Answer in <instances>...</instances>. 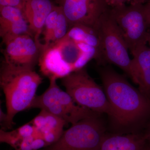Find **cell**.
I'll return each mask as SVG.
<instances>
[{
    "label": "cell",
    "instance_id": "obj_17",
    "mask_svg": "<svg viewBox=\"0 0 150 150\" xmlns=\"http://www.w3.org/2000/svg\"><path fill=\"white\" fill-rule=\"evenodd\" d=\"M30 123L41 133L42 137V134L48 132L63 134L64 126L67 124L64 119L44 110H41Z\"/></svg>",
    "mask_w": 150,
    "mask_h": 150
},
{
    "label": "cell",
    "instance_id": "obj_5",
    "mask_svg": "<svg viewBox=\"0 0 150 150\" xmlns=\"http://www.w3.org/2000/svg\"><path fill=\"white\" fill-rule=\"evenodd\" d=\"M62 85L78 105L98 113H106L113 118V110L104 90L89 76L84 67L62 79Z\"/></svg>",
    "mask_w": 150,
    "mask_h": 150
},
{
    "label": "cell",
    "instance_id": "obj_3",
    "mask_svg": "<svg viewBox=\"0 0 150 150\" xmlns=\"http://www.w3.org/2000/svg\"><path fill=\"white\" fill-rule=\"evenodd\" d=\"M43 79L34 70L20 69L2 62L0 85L5 97L8 129L18 112L30 108Z\"/></svg>",
    "mask_w": 150,
    "mask_h": 150
},
{
    "label": "cell",
    "instance_id": "obj_2",
    "mask_svg": "<svg viewBox=\"0 0 150 150\" xmlns=\"http://www.w3.org/2000/svg\"><path fill=\"white\" fill-rule=\"evenodd\" d=\"M93 59L97 63L101 61L95 48L66 36L43 49L38 64L43 76L57 79L82 69Z\"/></svg>",
    "mask_w": 150,
    "mask_h": 150
},
{
    "label": "cell",
    "instance_id": "obj_27",
    "mask_svg": "<svg viewBox=\"0 0 150 150\" xmlns=\"http://www.w3.org/2000/svg\"><path fill=\"white\" fill-rule=\"evenodd\" d=\"M142 150H150V145L147 142Z\"/></svg>",
    "mask_w": 150,
    "mask_h": 150
},
{
    "label": "cell",
    "instance_id": "obj_28",
    "mask_svg": "<svg viewBox=\"0 0 150 150\" xmlns=\"http://www.w3.org/2000/svg\"><path fill=\"white\" fill-rule=\"evenodd\" d=\"M148 43H149L150 48V30L149 31V36H148Z\"/></svg>",
    "mask_w": 150,
    "mask_h": 150
},
{
    "label": "cell",
    "instance_id": "obj_6",
    "mask_svg": "<svg viewBox=\"0 0 150 150\" xmlns=\"http://www.w3.org/2000/svg\"><path fill=\"white\" fill-rule=\"evenodd\" d=\"M110 13L131 53L146 45L150 26L145 4L110 8Z\"/></svg>",
    "mask_w": 150,
    "mask_h": 150
},
{
    "label": "cell",
    "instance_id": "obj_13",
    "mask_svg": "<svg viewBox=\"0 0 150 150\" xmlns=\"http://www.w3.org/2000/svg\"><path fill=\"white\" fill-rule=\"evenodd\" d=\"M132 65L139 90L150 98V48L142 45L134 50Z\"/></svg>",
    "mask_w": 150,
    "mask_h": 150
},
{
    "label": "cell",
    "instance_id": "obj_18",
    "mask_svg": "<svg viewBox=\"0 0 150 150\" xmlns=\"http://www.w3.org/2000/svg\"><path fill=\"white\" fill-rule=\"evenodd\" d=\"M23 140V139L18 135L17 130L6 132L1 129L0 131L1 142L8 144L16 150L19 146Z\"/></svg>",
    "mask_w": 150,
    "mask_h": 150
},
{
    "label": "cell",
    "instance_id": "obj_11",
    "mask_svg": "<svg viewBox=\"0 0 150 150\" xmlns=\"http://www.w3.org/2000/svg\"><path fill=\"white\" fill-rule=\"evenodd\" d=\"M55 6L51 0H23V11L30 32L37 42H41L45 22Z\"/></svg>",
    "mask_w": 150,
    "mask_h": 150
},
{
    "label": "cell",
    "instance_id": "obj_4",
    "mask_svg": "<svg viewBox=\"0 0 150 150\" xmlns=\"http://www.w3.org/2000/svg\"><path fill=\"white\" fill-rule=\"evenodd\" d=\"M100 40L103 63L117 66L137 84L129 56V50L120 30L110 13V7L100 18L95 27Z\"/></svg>",
    "mask_w": 150,
    "mask_h": 150
},
{
    "label": "cell",
    "instance_id": "obj_29",
    "mask_svg": "<svg viewBox=\"0 0 150 150\" xmlns=\"http://www.w3.org/2000/svg\"><path fill=\"white\" fill-rule=\"evenodd\" d=\"M148 142V143H149V144L150 145V142Z\"/></svg>",
    "mask_w": 150,
    "mask_h": 150
},
{
    "label": "cell",
    "instance_id": "obj_20",
    "mask_svg": "<svg viewBox=\"0 0 150 150\" xmlns=\"http://www.w3.org/2000/svg\"><path fill=\"white\" fill-rule=\"evenodd\" d=\"M23 0H0V7H14L23 10Z\"/></svg>",
    "mask_w": 150,
    "mask_h": 150
},
{
    "label": "cell",
    "instance_id": "obj_15",
    "mask_svg": "<svg viewBox=\"0 0 150 150\" xmlns=\"http://www.w3.org/2000/svg\"><path fill=\"white\" fill-rule=\"evenodd\" d=\"M145 134H105L100 150H142L147 143Z\"/></svg>",
    "mask_w": 150,
    "mask_h": 150
},
{
    "label": "cell",
    "instance_id": "obj_21",
    "mask_svg": "<svg viewBox=\"0 0 150 150\" xmlns=\"http://www.w3.org/2000/svg\"><path fill=\"white\" fill-rule=\"evenodd\" d=\"M34 137H32L23 139L19 146L16 150H33L32 143Z\"/></svg>",
    "mask_w": 150,
    "mask_h": 150
},
{
    "label": "cell",
    "instance_id": "obj_7",
    "mask_svg": "<svg viewBox=\"0 0 150 150\" xmlns=\"http://www.w3.org/2000/svg\"><path fill=\"white\" fill-rule=\"evenodd\" d=\"M105 134L98 115L85 118L72 125L57 142L43 150H100Z\"/></svg>",
    "mask_w": 150,
    "mask_h": 150
},
{
    "label": "cell",
    "instance_id": "obj_19",
    "mask_svg": "<svg viewBox=\"0 0 150 150\" xmlns=\"http://www.w3.org/2000/svg\"><path fill=\"white\" fill-rule=\"evenodd\" d=\"M16 130L18 135L22 139L34 137L37 131L36 128L31 123L25 124Z\"/></svg>",
    "mask_w": 150,
    "mask_h": 150
},
{
    "label": "cell",
    "instance_id": "obj_10",
    "mask_svg": "<svg viewBox=\"0 0 150 150\" xmlns=\"http://www.w3.org/2000/svg\"><path fill=\"white\" fill-rule=\"evenodd\" d=\"M24 34L33 36L23 10L9 6L0 7V36L2 43Z\"/></svg>",
    "mask_w": 150,
    "mask_h": 150
},
{
    "label": "cell",
    "instance_id": "obj_9",
    "mask_svg": "<svg viewBox=\"0 0 150 150\" xmlns=\"http://www.w3.org/2000/svg\"><path fill=\"white\" fill-rule=\"evenodd\" d=\"M69 22V28L77 25L95 27L109 7L105 0H56Z\"/></svg>",
    "mask_w": 150,
    "mask_h": 150
},
{
    "label": "cell",
    "instance_id": "obj_23",
    "mask_svg": "<svg viewBox=\"0 0 150 150\" xmlns=\"http://www.w3.org/2000/svg\"><path fill=\"white\" fill-rule=\"evenodd\" d=\"M108 6L110 8H115L116 7L132 4L133 0H105Z\"/></svg>",
    "mask_w": 150,
    "mask_h": 150
},
{
    "label": "cell",
    "instance_id": "obj_14",
    "mask_svg": "<svg viewBox=\"0 0 150 150\" xmlns=\"http://www.w3.org/2000/svg\"><path fill=\"white\" fill-rule=\"evenodd\" d=\"M56 80L55 79H49L48 88L42 94L35 96L30 108H38L46 110L64 119L67 124L69 123L68 118L59 100V93L62 89L57 85Z\"/></svg>",
    "mask_w": 150,
    "mask_h": 150
},
{
    "label": "cell",
    "instance_id": "obj_24",
    "mask_svg": "<svg viewBox=\"0 0 150 150\" xmlns=\"http://www.w3.org/2000/svg\"><path fill=\"white\" fill-rule=\"evenodd\" d=\"M147 12L148 18H149V22L150 26V0L148 2L145 4Z\"/></svg>",
    "mask_w": 150,
    "mask_h": 150
},
{
    "label": "cell",
    "instance_id": "obj_16",
    "mask_svg": "<svg viewBox=\"0 0 150 150\" xmlns=\"http://www.w3.org/2000/svg\"><path fill=\"white\" fill-rule=\"evenodd\" d=\"M66 36L71 39L85 43L95 48L99 53L103 63L100 40L95 28L77 25L70 28Z\"/></svg>",
    "mask_w": 150,
    "mask_h": 150
},
{
    "label": "cell",
    "instance_id": "obj_25",
    "mask_svg": "<svg viewBox=\"0 0 150 150\" xmlns=\"http://www.w3.org/2000/svg\"><path fill=\"white\" fill-rule=\"evenodd\" d=\"M150 0H133L132 4H145L148 2Z\"/></svg>",
    "mask_w": 150,
    "mask_h": 150
},
{
    "label": "cell",
    "instance_id": "obj_26",
    "mask_svg": "<svg viewBox=\"0 0 150 150\" xmlns=\"http://www.w3.org/2000/svg\"><path fill=\"white\" fill-rule=\"evenodd\" d=\"M144 134L146 137L147 142H150V125L149 126V128H148L147 131Z\"/></svg>",
    "mask_w": 150,
    "mask_h": 150
},
{
    "label": "cell",
    "instance_id": "obj_22",
    "mask_svg": "<svg viewBox=\"0 0 150 150\" xmlns=\"http://www.w3.org/2000/svg\"><path fill=\"white\" fill-rule=\"evenodd\" d=\"M33 149V150H38L48 146L46 142L42 138L34 137L32 143Z\"/></svg>",
    "mask_w": 150,
    "mask_h": 150
},
{
    "label": "cell",
    "instance_id": "obj_12",
    "mask_svg": "<svg viewBox=\"0 0 150 150\" xmlns=\"http://www.w3.org/2000/svg\"><path fill=\"white\" fill-rule=\"evenodd\" d=\"M69 29V22L62 8L54 6L46 19L41 34L43 49L64 38Z\"/></svg>",
    "mask_w": 150,
    "mask_h": 150
},
{
    "label": "cell",
    "instance_id": "obj_1",
    "mask_svg": "<svg viewBox=\"0 0 150 150\" xmlns=\"http://www.w3.org/2000/svg\"><path fill=\"white\" fill-rule=\"evenodd\" d=\"M99 74L116 123L128 126L149 117L150 98L110 67L100 69Z\"/></svg>",
    "mask_w": 150,
    "mask_h": 150
},
{
    "label": "cell",
    "instance_id": "obj_8",
    "mask_svg": "<svg viewBox=\"0 0 150 150\" xmlns=\"http://www.w3.org/2000/svg\"><path fill=\"white\" fill-rule=\"evenodd\" d=\"M3 62L20 69L33 70L38 63L43 45L32 35L24 34L2 43Z\"/></svg>",
    "mask_w": 150,
    "mask_h": 150
}]
</instances>
